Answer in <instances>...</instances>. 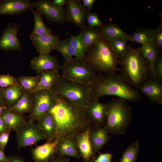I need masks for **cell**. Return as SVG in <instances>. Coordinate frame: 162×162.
Returning <instances> with one entry per match:
<instances>
[{"label":"cell","instance_id":"obj_26","mask_svg":"<svg viewBox=\"0 0 162 162\" xmlns=\"http://www.w3.org/2000/svg\"><path fill=\"white\" fill-rule=\"evenodd\" d=\"M7 129L15 132L26 121L23 115L18 114L8 109L4 111L1 115Z\"/></svg>","mask_w":162,"mask_h":162},{"label":"cell","instance_id":"obj_6","mask_svg":"<svg viewBox=\"0 0 162 162\" xmlns=\"http://www.w3.org/2000/svg\"><path fill=\"white\" fill-rule=\"evenodd\" d=\"M91 86L70 81L61 75L51 91L56 94L62 96L75 104L86 109L92 100Z\"/></svg>","mask_w":162,"mask_h":162},{"label":"cell","instance_id":"obj_12","mask_svg":"<svg viewBox=\"0 0 162 162\" xmlns=\"http://www.w3.org/2000/svg\"><path fill=\"white\" fill-rule=\"evenodd\" d=\"M137 89L145 94L152 103L162 104V81L150 75Z\"/></svg>","mask_w":162,"mask_h":162},{"label":"cell","instance_id":"obj_31","mask_svg":"<svg viewBox=\"0 0 162 162\" xmlns=\"http://www.w3.org/2000/svg\"><path fill=\"white\" fill-rule=\"evenodd\" d=\"M34 18V25L30 36H40L46 34H52L51 30L47 27L44 22L41 13L37 10L31 9Z\"/></svg>","mask_w":162,"mask_h":162},{"label":"cell","instance_id":"obj_15","mask_svg":"<svg viewBox=\"0 0 162 162\" xmlns=\"http://www.w3.org/2000/svg\"><path fill=\"white\" fill-rule=\"evenodd\" d=\"M30 65L31 69L38 74L48 70L58 71L61 68L56 58L50 53L39 54L34 57L30 61Z\"/></svg>","mask_w":162,"mask_h":162},{"label":"cell","instance_id":"obj_13","mask_svg":"<svg viewBox=\"0 0 162 162\" xmlns=\"http://www.w3.org/2000/svg\"><path fill=\"white\" fill-rule=\"evenodd\" d=\"M66 10L68 22L72 23L82 28L86 26V8L81 0H67Z\"/></svg>","mask_w":162,"mask_h":162},{"label":"cell","instance_id":"obj_34","mask_svg":"<svg viewBox=\"0 0 162 162\" xmlns=\"http://www.w3.org/2000/svg\"><path fill=\"white\" fill-rule=\"evenodd\" d=\"M152 29L137 28L132 34L129 35L130 41L142 44L150 43V35Z\"/></svg>","mask_w":162,"mask_h":162},{"label":"cell","instance_id":"obj_30","mask_svg":"<svg viewBox=\"0 0 162 162\" xmlns=\"http://www.w3.org/2000/svg\"><path fill=\"white\" fill-rule=\"evenodd\" d=\"M54 50L60 52L64 58V63L68 62L74 56L79 59L78 55L69 43L67 38L64 40H59L56 44Z\"/></svg>","mask_w":162,"mask_h":162},{"label":"cell","instance_id":"obj_35","mask_svg":"<svg viewBox=\"0 0 162 162\" xmlns=\"http://www.w3.org/2000/svg\"><path fill=\"white\" fill-rule=\"evenodd\" d=\"M140 147L139 141L133 142L126 149L119 162H135L138 155Z\"/></svg>","mask_w":162,"mask_h":162},{"label":"cell","instance_id":"obj_25","mask_svg":"<svg viewBox=\"0 0 162 162\" xmlns=\"http://www.w3.org/2000/svg\"><path fill=\"white\" fill-rule=\"evenodd\" d=\"M56 155L80 158L79 152L75 141L68 138L60 140L56 147Z\"/></svg>","mask_w":162,"mask_h":162},{"label":"cell","instance_id":"obj_21","mask_svg":"<svg viewBox=\"0 0 162 162\" xmlns=\"http://www.w3.org/2000/svg\"><path fill=\"white\" fill-rule=\"evenodd\" d=\"M98 29L102 37L110 42L118 39L130 41L129 35L127 34L118 25L114 23L104 24L102 27Z\"/></svg>","mask_w":162,"mask_h":162},{"label":"cell","instance_id":"obj_9","mask_svg":"<svg viewBox=\"0 0 162 162\" xmlns=\"http://www.w3.org/2000/svg\"><path fill=\"white\" fill-rule=\"evenodd\" d=\"M19 151L46 138L34 121L29 119L16 131Z\"/></svg>","mask_w":162,"mask_h":162},{"label":"cell","instance_id":"obj_50","mask_svg":"<svg viewBox=\"0 0 162 162\" xmlns=\"http://www.w3.org/2000/svg\"><path fill=\"white\" fill-rule=\"evenodd\" d=\"M8 108L5 106H0V115H1L4 110Z\"/></svg>","mask_w":162,"mask_h":162},{"label":"cell","instance_id":"obj_20","mask_svg":"<svg viewBox=\"0 0 162 162\" xmlns=\"http://www.w3.org/2000/svg\"><path fill=\"white\" fill-rule=\"evenodd\" d=\"M89 138L92 149L96 153L106 144L110 136L104 126L92 125L89 131Z\"/></svg>","mask_w":162,"mask_h":162},{"label":"cell","instance_id":"obj_18","mask_svg":"<svg viewBox=\"0 0 162 162\" xmlns=\"http://www.w3.org/2000/svg\"><path fill=\"white\" fill-rule=\"evenodd\" d=\"M59 141L47 142L32 148L31 153L35 162H48L56 155V147Z\"/></svg>","mask_w":162,"mask_h":162},{"label":"cell","instance_id":"obj_38","mask_svg":"<svg viewBox=\"0 0 162 162\" xmlns=\"http://www.w3.org/2000/svg\"><path fill=\"white\" fill-rule=\"evenodd\" d=\"M86 22L88 26L92 28H99L104 25L98 15L95 13L87 12L86 14Z\"/></svg>","mask_w":162,"mask_h":162},{"label":"cell","instance_id":"obj_37","mask_svg":"<svg viewBox=\"0 0 162 162\" xmlns=\"http://www.w3.org/2000/svg\"><path fill=\"white\" fill-rule=\"evenodd\" d=\"M150 43L155 45L159 53L162 50V22L155 28L152 29L150 38Z\"/></svg>","mask_w":162,"mask_h":162},{"label":"cell","instance_id":"obj_33","mask_svg":"<svg viewBox=\"0 0 162 162\" xmlns=\"http://www.w3.org/2000/svg\"><path fill=\"white\" fill-rule=\"evenodd\" d=\"M40 79V75L34 76H22L17 78L18 84L23 89L31 94L34 92Z\"/></svg>","mask_w":162,"mask_h":162},{"label":"cell","instance_id":"obj_29","mask_svg":"<svg viewBox=\"0 0 162 162\" xmlns=\"http://www.w3.org/2000/svg\"><path fill=\"white\" fill-rule=\"evenodd\" d=\"M79 34L88 49L96 44L102 37L98 28L86 26L81 28Z\"/></svg>","mask_w":162,"mask_h":162},{"label":"cell","instance_id":"obj_24","mask_svg":"<svg viewBox=\"0 0 162 162\" xmlns=\"http://www.w3.org/2000/svg\"><path fill=\"white\" fill-rule=\"evenodd\" d=\"M39 75V81L34 92L40 90L51 91L61 75L58 71L51 70L44 71Z\"/></svg>","mask_w":162,"mask_h":162},{"label":"cell","instance_id":"obj_36","mask_svg":"<svg viewBox=\"0 0 162 162\" xmlns=\"http://www.w3.org/2000/svg\"><path fill=\"white\" fill-rule=\"evenodd\" d=\"M127 41L122 39L114 40L110 42L112 47L119 59L123 56L127 52L130 46Z\"/></svg>","mask_w":162,"mask_h":162},{"label":"cell","instance_id":"obj_42","mask_svg":"<svg viewBox=\"0 0 162 162\" xmlns=\"http://www.w3.org/2000/svg\"><path fill=\"white\" fill-rule=\"evenodd\" d=\"M112 154L110 153H102L99 152L98 157L94 162H111Z\"/></svg>","mask_w":162,"mask_h":162},{"label":"cell","instance_id":"obj_39","mask_svg":"<svg viewBox=\"0 0 162 162\" xmlns=\"http://www.w3.org/2000/svg\"><path fill=\"white\" fill-rule=\"evenodd\" d=\"M19 85L17 78L9 74L0 75V88Z\"/></svg>","mask_w":162,"mask_h":162},{"label":"cell","instance_id":"obj_14","mask_svg":"<svg viewBox=\"0 0 162 162\" xmlns=\"http://www.w3.org/2000/svg\"><path fill=\"white\" fill-rule=\"evenodd\" d=\"M34 8L29 0H0V15H19Z\"/></svg>","mask_w":162,"mask_h":162},{"label":"cell","instance_id":"obj_41","mask_svg":"<svg viewBox=\"0 0 162 162\" xmlns=\"http://www.w3.org/2000/svg\"><path fill=\"white\" fill-rule=\"evenodd\" d=\"M11 132L7 130L0 134V147L3 151L8 142Z\"/></svg>","mask_w":162,"mask_h":162},{"label":"cell","instance_id":"obj_16","mask_svg":"<svg viewBox=\"0 0 162 162\" xmlns=\"http://www.w3.org/2000/svg\"><path fill=\"white\" fill-rule=\"evenodd\" d=\"M87 116L92 125L104 126L106 119L107 108L106 103L98 100L93 99L86 109Z\"/></svg>","mask_w":162,"mask_h":162},{"label":"cell","instance_id":"obj_23","mask_svg":"<svg viewBox=\"0 0 162 162\" xmlns=\"http://www.w3.org/2000/svg\"><path fill=\"white\" fill-rule=\"evenodd\" d=\"M0 88L6 106L8 108L16 104L22 98L25 91L19 85Z\"/></svg>","mask_w":162,"mask_h":162},{"label":"cell","instance_id":"obj_10","mask_svg":"<svg viewBox=\"0 0 162 162\" xmlns=\"http://www.w3.org/2000/svg\"><path fill=\"white\" fill-rule=\"evenodd\" d=\"M34 6L50 23L64 24L68 22L66 10L56 7L52 1L40 0L34 2Z\"/></svg>","mask_w":162,"mask_h":162},{"label":"cell","instance_id":"obj_3","mask_svg":"<svg viewBox=\"0 0 162 162\" xmlns=\"http://www.w3.org/2000/svg\"><path fill=\"white\" fill-rule=\"evenodd\" d=\"M94 71L99 73H116L119 59L110 42L102 37L94 45L88 49L83 61Z\"/></svg>","mask_w":162,"mask_h":162},{"label":"cell","instance_id":"obj_5","mask_svg":"<svg viewBox=\"0 0 162 162\" xmlns=\"http://www.w3.org/2000/svg\"><path fill=\"white\" fill-rule=\"evenodd\" d=\"M106 104L107 116L104 127L109 134H124L132 120L131 108L127 101L119 98H113Z\"/></svg>","mask_w":162,"mask_h":162},{"label":"cell","instance_id":"obj_28","mask_svg":"<svg viewBox=\"0 0 162 162\" xmlns=\"http://www.w3.org/2000/svg\"><path fill=\"white\" fill-rule=\"evenodd\" d=\"M139 50L148 62L151 70V76H154V66L159 53L157 47L151 43H147L141 45Z\"/></svg>","mask_w":162,"mask_h":162},{"label":"cell","instance_id":"obj_45","mask_svg":"<svg viewBox=\"0 0 162 162\" xmlns=\"http://www.w3.org/2000/svg\"><path fill=\"white\" fill-rule=\"evenodd\" d=\"M67 0H53L52 1L54 5L57 8L63 9L65 4H66Z\"/></svg>","mask_w":162,"mask_h":162},{"label":"cell","instance_id":"obj_4","mask_svg":"<svg viewBox=\"0 0 162 162\" xmlns=\"http://www.w3.org/2000/svg\"><path fill=\"white\" fill-rule=\"evenodd\" d=\"M121 74L130 85L137 88L150 75L149 64L139 48L130 46L126 53L119 58Z\"/></svg>","mask_w":162,"mask_h":162},{"label":"cell","instance_id":"obj_19","mask_svg":"<svg viewBox=\"0 0 162 162\" xmlns=\"http://www.w3.org/2000/svg\"><path fill=\"white\" fill-rule=\"evenodd\" d=\"M30 38L39 54L50 53L54 50L56 44L60 40L59 35L52 34L40 36H30Z\"/></svg>","mask_w":162,"mask_h":162},{"label":"cell","instance_id":"obj_49","mask_svg":"<svg viewBox=\"0 0 162 162\" xmlns=\"http://www.w3.org/2000/svg\"><path fill=\"white\" fill-rule=\"evenodd\" d=\"M0 106H6L4 101L2 97V93L1 91V88H0ZM7 107V106H6Z\"/></svg>","mask_w":162,"mask_h":162},{"label":"cell","instance_id":"obj_2","mask_svg":"<svg viewBox=\"0 0 162 162\" xmlns=\"http://www.w3.org/2000/svg\"><path fill=\"white\" fill-rule=\"evenodd\" d=\"M92 100H99L105 95H113L127 101L135 102L140 100L141 96L139 91L130 85L121 74L98 73L92 85Z\"/></svg>","mask_w":162,"mask_h":162},{"label":"cell","instance_id":"obj_44","mask_svg":"<svg viewBox=\"0 0 162 162\" xmlns=\"http://www.w3.org/2000/svg\"><path fill=\"white\" fill-rule=\"evenodd\" d=\"M69 160L68 158L66 157L56 155L49 162H69Z\"/></svg>","mask_w":162,"mask_h":162},{"label":"cell","instance_id":"obj_22","mask_svg":"<svg viewBox=\"0 0 162 162\" xmlns=\"http://www.w3.org/2000/svg\"><path fill=\"white\" fill-rule=\"evenodd\" d=\"M37 121V125L46 137L47 142L54 141L55 138L56 128L52 114L48 112L41 116Z\"/></svg>","mask_w":162,"mask_h":162},{"label":"cell","instance_id":"obj_11","mask_svg":"<svg viewBox=\"0 0 162 162\" xmlns=\"http://www.w3.org/2000/svg\"><path fill=\"white\" fill-rule=\"evenodd\" d=\"M22 26L16 22L9 23L0 37V50H16L22 51V44L17 38Z\"/></svg>","mask_w":162,"mask_h":162},{"label":"cell","instance_id":"obj_8","mask_svg":"<svg viewBox=\"0 0 162 162\" xmlns=\"http://www.w3.org/2000/svg\"><path fill=\"white\" fill-rule=\"evenodd\" d=\"M32 94L34 106L29 118L34 122L37 121L41 116L49 111L56 103L57 95L52 91L47 90L38 91Z\"/></svg>","mask_w":162,"mask_h":162},{"label":"cell","instance_id":"obj_47","mask_svg":"<svg viewBox=\"0 0 162 162\" xmlns=\"http://www.w3.org/2000/svg\"><path fill=\"white\" fill-rule=\"evenodd\" d=\"M8 157H7L4 154V151L0 147V162H8Z\"/></svg>","mask_w":162,"mask_h":162},{"label":"cell","instance_id":"obj_1","mask_svg":"<svg viewBox=\"0 0 162 162\" xmlns=\"http://www.w3.org/2000/svg\"><path fill=\"white\" fill-rule=\"evenodd\" d=\"M49 112L53 116L56 126L54 141L68 138L75 141L80 133L92 126L85 109L61 95H57L56 103Z\"/></svg>","mask_w":162,"mask_h":162},{"label":"cell","instance_id":"obj_27","mask_svg":"<svg viewBox=\"0 0 162 162\" xmlns=\"http://www.w3.org/2000/svg\"><path fill=\"white\" fill-rule=\"evenodd\" d=\"M34 106V100L32 94L25 91L21 99L14 106L8 109L14 113L20 115L24 113H30Z\"/></svg>","mask_w":162,"mask_h":162},{"label":"cell","instance_id":"obj_46","mask_svg":"<svg viewBox=\"0 0 162 162\" xmlns=\"http://www.w3.org/2000/svg\"><path fill=\"white\" fill-rule=\"evenodd\" d=\"M8 162H24L23 159L18 156L11 155L8 157Z\"/></svg>","mask_w":162,"mask_h":162},{"label":"cell","instance_id":"obj_40","mask_svg":"<svg viewBox=\"0 0 162 162\" xmlns=\"http://www.w3.org/2000/svg\"><path fill=\"white\" fill-rule=\"evenodd\" d=\"M154 77L162 81V55L159 53L154 68Z\"/></svg>","mask_w":162,"mask_h":162},{"label":"cell","instance_id":"obj_17","mask_svg":"<svg viewBox=\"0 0 162 162\" xmlns=\"http://www.w3.org/2000/svg\"><path fill=\"white\" fill-rule=\"evenodd\" d=\"M91 128L81 132L75 140L80 156L85 162H93L95 158L96 153L92 149L89 138Z\"/></svg>","mask_w":162,"mask_h":162},{"label":"cell","instance_id":"obj_7","mask_svg":"<svg viewBox=\"0 0 162 162\" xmlns=\"http://www.w3.org/2000/svg\"><path fill=\"white\" fill-rule=\"evenodd\" d=\"M62 76L70 81L92 86L96 77L95 71L84 61L75 58L61 66Z\"/></svg>","mask_w":162,"mask_h":162},{"label":"cell","instance_id":"obj_43","mask_svg":"<svg viewBox=\"0 0 162 162\" xmlns=\"http://www.w3.org/2000/svg\"><path fill=\"white\" fill-rule=\"evenodd\" d=\"M82 3L86 9L87 12L90 11L92 9L96 0H82Z\"/></svg>","mask_w":162,"mask_h":162},{"label":"cell","instance_id":"obj_32","mask_svg":"<svg viewBox=\"0 0 162 162\" xmlns=\"http://www.w3.org/2000/svg\"><path fill=\"white\" fill-rule=\"evenodd\" d=\"M70 35V37H67L68 40L70 45L77 52L79 59L83 61L88 48L84 43L80 34L76 36H74L67 32Z\"/></svg>","mask_w":162,"mask_h":162},{"label":"cell","instance_id":"obj_48","mask_svg":"<svg viewBox=\"0 0 162 162\" xmlns=\"http://www.w3.org/2000/svg\"><path fill=\"white\" fill-rule=\"evenodd\" d=\"M7 130L4 121L0 115V134Z\"/></svg>","mask_w":162,"mask_h":162}]
</instances>
